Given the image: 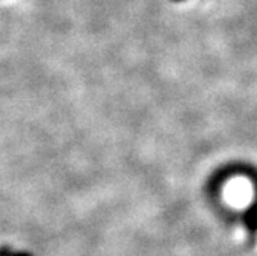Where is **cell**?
<instances>
[{
    "label": "cell",
    "mask_w": 257,
    "mask_h": 256,
    "mask_svg": "<svg viewBox=\"0 0 257 256\" xmlns=\"http://www.w3.org/2000/svg\"><path fill=\"white\" fill-rule=\"evenodd\" d=\"M173 2H183V0H173Z\"/></svg>",
    "instance_id": "cell-2"
},
{
    "label": "cell",
    "mask_w": 257,
    "mask_h": 256,
    "mask_svg": "<svg viewBox=\"0 0 257 256\" xmlns=\"http://www.w3.org/2000/svg\"><path fill=\"white\" fill-rule=\"evenodd\" d=\"M243 222L248 233L252 238H257V204H252L243 215Z\"/></svg>",
    "instance_id": "cell-1"
}]
</instances>
